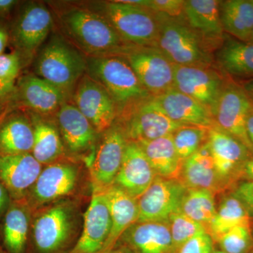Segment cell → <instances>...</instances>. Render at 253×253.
<instances>
[{"instance_id": "43", "label": "cell", "mask_w": 253, "mask_h": 253, "mask_svg": "<svg viewBox=\"0 0 253 253\" xmlns=\"http://www.w3.org/2000/svg\"><path fill=\"white\" fill-rule=\"evenodd\" d=\"M10 196L7 190L3 185L2 183L0 181V216L6 211L9 207L10 203Z\"/></svg>"}, {"instance_id": "44", "label": "cell", "mask_w": 253, "mask_h": 253, "mask_svg": "<svg viewBox=\"0 0 253 253\" xmlns=\"http://www.w3.org/2000/svg\"><path fill=\"white\" fill-rule=\"evenodd\" d=\"M18 3L16 0H0V16L9 14Z\"/></svg>"}, {"instance_id": "14", "label": "cell", "mask_w": 253, "mask_h": 253, "mask_svg": "<svg viewBox=\"0 0 253 253\" xmlns=\"http://www.w3.org/2000/svg\"><path fill=\"white\" fill-rule=\"evenodd\" d=\"M73 99L75 106L99 134L109 129L117 119V109L111 96L86 73L76 86Z\"/></svg>"}, {"instance_id": "16", "label": "cell", "mask_w": 253, "mask_h": 253, "mask_svg": "<svg viewBox=\"0 0 253 253\" xmlns=\"http://www.w3.org/2000/svg\"><path fill=\"white\" fill-rule=\"evenodd\" d=\"M52 26V15L44 5H25L11 30L15 46L26 56H32L45 41Z\"/></svg>"}, {"instance_id": "34", "label": "cell", "mask_w": 253, "mask_h": 253, "mask_svg": "<svg viewBox=\"0 0 253 253\" xmlns=\"http://www.w3.org/2000/svg\"><path fill=\"white\" fill-rule=\"evenodd\" d=\"M214 196L206 190L188 189L179 211L199 223L207 231L217 212Z\"/></svg>"}, {"instance_id": "22", "label": "cell", "mask_w": 253, "mask_h": 253, "mask_svg": "<svg viewBox=\"0 0 253 253\" xmlns=\"http://www.w3.org/2000/svg\"><path fill=\"white\" fill-rule=\"evenodd\" d=\"M179 180L187 189L206 190L214 195L229 189L216 170L208 140L183 161Z\"/></svg>"}, {"instance_id": "10", "label": "cell", "mask_w": 253, "mask_h": 253, "mask_svg": "<svg viewBox=\"0 0 253 253\" xmlns=\"http://www.w3.org/2000/svg\"><path fill=\"white\" fill-rule=\"evenodd\" d=\"M153 97L174 88V66L156 46H132L123 55Z\"/></svg>"}, {"instance_id": "29", "label": "cell", "mask_w": 253, "mask_h": 253, "mask_svg": "<svg viewBox=\"0 0 253 253\" xmlns=\"http://www.w3.org/2000/svg\"><path fill=\"white\" fill-rule=\"evenodd\" d=\"M34 144L32 154L43 166L63 160L66 150L59 129L40 115H32Z\"/></svg>"}, {"instance_id": "24", "label": "cell", "mask_w": 253, "mask_h": 253, "mask_svg": "<svg viewBox=\"0 0 253 253\" xmlns=\"http://www.w3.org/2000/svg\"><path fill=\"white\" fill-rule=\"evenodd\" d=\"M26 107L38 115H49L59 111L66 96L49 82L35 75L20 78L16 94Z\"/></svg>"}, {"instance_id": "32", "label": "cell", "mask_w": 253, "mask_h": 253, "mask_svg": "<svg viewBox=\"0 0 253 253\" xmlns=\"http://www.w3.org/2000/svg\"><path fill=\"white\" fill-rule=\"evenodd\" d=\"M219 16L224 32L249 42L253 31L252 0L220 1Z\"/></svg>"}, {"instance_id": "13", "label": "cell", "mask_w": 253, "mask_h": 253, "mask_svg": "<svg viewBox=\"0 0 253 253\" xmlns=\"http://www.w3.org/2000/svg\"><path fill=\"white\" fill-rule=\"evenodd\" d=\"M187 189L178 179L156 176L137 199L139 217L136 222L168 221L171 214L180 210Z\"/></svg>"}, {"instance_id": "4", "label": "cell", "mask_w": 253, "mask_h": 253, "mask_svg": "<svg viewBox=\"0 0 253 253\" xmlns=\"http://www.w3.org/2000/svg\"><path fill=\"white\" fill-rule=\"evenodd\" d=\"M86 71V59L63 37L54 35L42 48L35 63L37 76L67 96Z\"/></svg>"}, {"instance_id": "9", "label": "cell", "mask_w": 253, "mask_h": 253, "mask_svg": "<svg viewBox=\"0 0 253 253\" xmlns=\"http://www.w3.org/2000/svg\"><path fill=\"white\" fill-rule=\"evenodd\" d=\"M253 107L243 86L226 81L211 113L214 126L241 141L253 154V146L246 131V121Z\"/></svg>"}, {"instance_id": "45", "label": "cell", "mask_w": 253, "mask_h": 253, "mask_svg": "<svg viewBox=\"0 0 253 253\" xmlns=\"http://www.w3.org/2000/svg\"><path fill=\"white\" fill-rule=\"evenodd\" d=\"M242 179H244L245 180L253 181V156H251L245 164Z\"/></svg>"}, {"instance_id": "12", "label": "cell", "mask_w": 253, "mask_h": 253, "mask_svg": "<svg viewBox=\"0 0 253 253\" xmlns=\"http://www.w3.org/2000/svg\"><path fill=\"white\" fill-rule=\"evenodd\" d=\"M208 143L218 174L228 189H234L253 154L241 141L214 126L208 129Z\"/></svg>"}, {"instance_id": "36", "label": "cell", "mask_w": 253, "mask_h": 253, "mask_svg": "<svg viewBox=\"0 0 253 253\" xmlns=\"http://www.w3.org/2000/svg\"><path fill=\"white\" fill-rule=\"evenodd\" d=\"M219 249L228 253H251L253 236L250 224L232 228L216 240Z\"/></svg>"}, {"instance_id": "39", "label": "cell", "mask_w": 253, "mask_h": 253, "mask_svg": "<svg viewBox=\"0 0 253 253\" xmlns=\"http://www.w3.org/2000/svg\"><path fill=\"white\" fill-rule=\"evenodd\" d=\"M214 242L206 231H202L184 243L176 253H212Z\"/></svg>"}, {"instance_id": "3", "label": "cell", "mask_w": 253, "mask_h": 253, "mask_svg": "<svg viewBox=\"0 0 253 253\" xmlns=\"http://www.w3.org/2000/svg\"><path fill=\"white\" fill-rule=\"evenodd\" d=\"M86 74L99 83L111 96L118 116L151 97L123 56H87Z\"/></svg>"}, {"instance_id": "35", "label": "cell", "mask_w": 253, "mask_h": 253, "mask_svg": "<svg viewBox=\"0 0 253 253\" xmlns=\"http://www.w3.org/2000/svg\"><path fill=\"white\" fill-rule=\"evenodd\" d=\"M208 129L203 126H184L173 133V143L182 163L207 141Z\"/></svg>"}, {"instance_id": "40", "label": "cell", "mask_w": 253, "mask_h": 253, "mask_svg": "<svg viewBox=\"0 0 253 253\" xmlns=\"http://www.w3.org/2000/svg\"><path fill=\"white\" fill-rule=\"evenodd\" d=\"M21 69L20 57L16 53L0 54V78L15 83Z\"/></svg>"}, {"instance_id": "27", "label": "cell", "mask_w": 253, "mask_h": 253, "mask_svg": "<svg viewBox=\"0 0 253 253\" xmlns=\"http://www.w3.org/2000/svg\"><path fill=\"white\" fill-rule=\"evenodd\" d=\"M32 214L26 200L10 203L2 226V246L6 253H27Z\"/></svg>"}, {"instance_id": "41", "label": "cell", "mask_w": 253, "mask_h": 253, "mask_svg": "<svg viewBox=\"0 0 253 253\" xmlns=\"http://www.w3.org/2000/svg\"><path fill=\"white\" fill-rule=\"evenodd\" d=\"M231 194L242 203L250 217H253V181L245 180L238 183Z\"/></svg>"}, {"instance_id": "5", "label": "cell", "mask_w": 253, "mask_h": 253, "mask_svg": "<svg viewBox=\"0 0 253 253\" xmlns=\"http://www.w3.org/2000/svg\"><path fill=\"white\" fill-rule=\"evenodd\" d=\"M158 24L157 47L177 66H212L213 59L184 18L155 12Z\"/></svg>"}, {"instance_id": "51", "label": "cell", "mask_w": 253, "mask_h": 253, "mask_svg": "<svg viewBox=\"0 0 253 253\" xmlns=\"http://www.w3.org/2000/svg\"><path fill=\"white\" fill-rule=\"evenodd\" d=\"M0 253H7L5 251L4 247H3L2 244L0 242Z\"/></svg>"}, {"instance_id": "49", "label": "cell", "mask_w": 253, "mask_h": 253, "mask_svg": "<svg viewBox=\"0 0 253 253\" xmlns=\"http://www.w3.org/2000/svg\"><path fill=\"white\" fill-rule=\"evenodd\" d=\"M243 87L249 95V98L252 101L253 104V79L245 83Z\"/></svg>"}, {"instance_id": "11", "label": "cell", "mask_w": 253, "mask_h": 253, "mask_svg": "<svg viewBox=\"0 0 253 253\" xmlns=\"http://www.w3.org/2000/svg\"><path fill=\"white\" fill-rule=\"evenodd\" d=\"M102 134L89 167L92 191L99 192H103L114 183L129 141L117 121Z\"/></svg>"}, {"instance_id": "47", "label": "cell", "mask_w": 253, "mask_h": 253, "mask_svg": "<svg viewBox=\"0 0 253 253\" xmlns=\"http://www.w3.org/2000/svg\"><path fill=\"white\" fill-rule=\"evenodd\" d=\"M107 253H136L131 249L130 248L128 247L126 244H122L121 242H118V244L113 248L109 252Z\"/></svg>"}, {"instance_id": "52", "label": "cell", "mask_w": 253, "mask_h": 253, "mask_svg": "<svg viewBox=\"0 0 253 253\" xmlns=\"http://www.w3.org/2000/svg\"><path fill=\"white\" fill-rule=\"evenodd\" d=\"M249 42L253 43V31L252 35H251V38H250V41H249Z\"/></svg>"}, {"instance_id": "42", "label": "cell", "mask_w": 253, "mask_h": 253, "mask_svg": "<svg viewBox=\"0 0 253 253\" xmlns=\"http://www.w3.org/2000/svg\"><path fill=\"white\" fill-rule=\"evenodd\" d=\"M16 94L15 83L4 81L0 78V104H4L5 101L12 98Z\"/></svg>"}, {"instance_id": "48", "label": "cell", "mask_w": 253, "mask_h": 253, "mask_svg": "<svg viewBox=\"0 0 253 253\" xmlns=\"http://www.w3.org/2000/svg\"><path fill=\"white\" fill-rule=\"evenodd\" d=\"M9 35L6 30L0 26V54H3L7 45Z\"/></svg>"}, {"instance_id": "1", "label": "cell", "mask_w": 253, "mask_h": 253, "mask_svg": "<svg viewBox=\"0 0 253 253\" xmlns=\"http://www.w3.org/2000/svg\"><path fill=\"white\" fill-rule=\"evenodd\" d=\"M81 205L72 197L33 211L27 253H70L83 226Z\"/></svg>"}, {"instance_id": "2", "label": "cell", "mask_w": 253, "mask_h": 253, "mask_svg": "<svg viewBox=\"0 0 253 253\" xmlns=\"http://www.w3.org/2000/svg\"><path fill=\"white\" fill-rule=\"evenodd\" d=\"M60 21L70 39L88 56H123L134 46L94 10L72 8L62 13Z\"/></svg>"}, {"instance_id": "25", "label": "cell", "mask_w": 253, "mask_h": 253, "mask_svg": "<svg viewBox=\"0 0 253 253\" xmlns=\"http://www.w3.org/2000/svg\"><path fill=\"white\" fill-rule=\"evenodd\" d=\"M166 115L183 126L210 128L214 126L211 111L196 99L176 88L154 97Z\"/></svg>"}, {"instance_id": "33", "label": "cell", "mask_w": 253, "mask_h": 253, "mask_svg": "<svg viewBox=\"0 0 253 253\" xmlns=\"http://www.w3.org/2000/svg\"><path fill=\"white\" fill-rule=\"evenodd\" d=\"M250 219L251 217L242 203L231 193L226 194L217 206V212L207 233L215 242L218 238L232 228L250 224Z\"/></svg>"}, {"instance_id": "26", "label": "cell", "mask_w": 253, "mask_h": 253, "mask_svg": "<svg viewBox=\"0 0 253 253\" xmlns=\"http://www.w3.org/2000/svg\"><path fill=\"white\" fill-rule=\"evenodd\" d=\"M111 218V229L102 252L107 253L118 244L123 234L136 223L139 217L137 199L118 186L103 191Z\"/></svg>"}, {"instance_id": "21", "label": "cell", "mask_w": 253, "mask_h": 253, "mask_svg": "<svg viewBox=\"0 0 253 253\" xmlns=\"http://www.w3.org/2000/svg\"><path fill=\"white\" fill-rule=\"evenodd\" d=\"M156 176L140 145L128 141L122 164L113 185L138 199L151 186Z\"/></svg>"}, {"instance_id": "46", "label": "cell", "mask_w": 253, "mask_h": 253, "mask_svg": "<svg viewBox=\"0 0 253 253\" xmlns=\"http://www.w3.org/2000/svg\"><path fill=\"white\" fill-rule=\"evenodd\" d=\"M246 131L249 140L253 146V107L250 111L246 121Z\"/></svg>"}, {"instance_id": "30", "label": "cell", "mask_w": 253, "mask_h": 253, "mask_svg": "<svg viewBox=\"0 0 253 253\" xmlns=\"http://www.w3.org/2000/svg\"><path fill=\"white\" fill-rule=\"evenodd\" d=\"M218 66L234 77L253 78V44L225 38L216 53Z\"/></svg>"}, {"instance_id": "37", "label": "cell", "mask_w": 253, "mask_h": 253, "mask_svg": "<svg viewBox=\"0 0 253 253\" xmlns=\"http://www.w3.org/2000/svg\"><path fill=\"white\" fill-rule=\"evenodd\" d=\"M175 253L184 243L206 229L180 211L173 213L168 220ZM207 232V231H206Z\"/></svg>"}, {"instance_id": "7", "label": "cell", "mask_w": 253, "mask_h": 253, "mask_svg": "<svg viewBox=\"0 0 253 253\" xmlns=\"http://www.w3.org/2000/svg\"><path fill=\"white\" fill-rule=\"evenodd\" d=\"M82 178L78 163L61 160L43 168L26 201L32 211L59 200L71 198L77 191Z\"/></svg>"}, {"instance_id": "15", "label": "cell", "mask_w": 253, "mask_h": 253, "mask_svg": "<svg viewBox=\"0 0 253 253\" xmlns=\"http://www.w3.org/2000/svg\"><path fill=\"white\" fill-rule=\"evenodd\" d=\"M212 66H174V88L196 99L211 111L225 83Z\"/></svg>"}, {"instance_id": "6", "label": "cell", "mask_w": 253, "mask_h": 253, "mask_svg": "<svg viewBox=\"0 0 253 253\" xmlns=\"http://www.w3.org/2000/svg\"><path fill=\"white\" fill-rule=\"evenodd\" d=\"M103 15L127 44L157 47L158 24L154 11L124 0L97 4Z\"/></svg>"}, {"instance_id": "28", "label": "cell", "mask_w": 253, "mask_h": 253, "mask_svg": "<svg viewBox=\"0 0 253 253\" xmlns=\"http://www.w3.org/2000/svg\"><path fill=\"white\" fill-rule=\"evenodd\" d=\"M33 144V126L26 116L12 115L0 123V156L32 153Z\"/></svg>"}, {"instance_id": "20", "label": "cell", "mask_w": 253, "mask_h": 253, "mask_svg": "<svg viewBox=\"0 0 253 253\" xmlns=\"http://www.w3.org/2000/svg\"><path fill=\"white\" fill-rule=\"evenodd\" d=\"M56 116L60 135L68 153L81 156L94 147L99 134L75 105L65 102Z\"/></svg>"}, {"instance_id": "53", "label": "cell", "mask_w": 253, "mask_h": 253, "mask_svg": "<svg viewBox=\"0 0 253 253\" xmlns=\"http://www.w3.org/2000/svg\"><path fill=\"white\" fill-rule=\"evenodd\" d=\"M3 104H0V112H1V109H2Z\"/></svg>"}, {"instance_id": "50", "label": "cell", "mask_w": 253, "mask_h": 253, "mask_svg": "<svg viewBox=\"0 0 253 253\" xmlns=\"http://www.w3.org/2000/svg\"><path fill=\"white\" fill-rule=\"evenodd\" d=\"M212 253H228L224 252V251H221V250H219V249H216V248H214V249L213 250Z\"/></svg>"}, {"instance_id": "38", "label": "cell", "mask_w": 253, "mask_h": 253, "mask_svg": "<svg viewBox=\"0 0 253 253\" xmlns=\"http://www.w3.org/2000/svg\"><path fill=\"white\" fill-rule=\"evenodd\" d=\"M126 2L172 17L184 18V0H126Z\"/></svg>"}, {"instance_id": "8", "label": "cell", "mask_w": 253, "mask_h": 253, "mask_svg": "<svg viewBox=\"0 0 253 253\" xmlns=\"http://www.w3.org/2000/svg\"><path fill=\"white\" fill-rule=\"evenodd\" d=\"M129 141L139 143L172 134L183 125L170 119L154 97L141 101L118 116Z\"/></svg>"}, {"instance_id": "18", "label": "cell", "mask_w": 253, "mask_h": 253, "mask_svg": "<svg viewBox=\"0 0 253 253\" xmlns=\"http://www.w3.org/2000/svg\"><path fill=\"white\" fill-rule=\"evenodd\" d=\"M42 169L32 153L0 156V181L11 201L26 200Z\"/></svg>"}, {"instance_id": "17", "label": "cell", "mask_w": 253, "mask_h": 253, "mask_svg": "<svg viewBox=\"0 0 253 253\" xmlns=\"http://www.w3.org/2000/svg\"><path fill=\"white\" fill-rule=\"evenodd\" d=\"M111 218L104 193L92 191L83 216L81 236L70 253H101L109 238Z\"/></svg>"}, {"instance_id": "19", "label": "cell", "mask_w": 253, "mask_h": 253, "mask_svg": "<svg viewBox=\"0 0 253 253\" xmlns=\"http://www.w3.org/2000/svg\"><path fill=\"white\" fill-rule=\"evenodd\" d=\"M217 0H184V18L211 52L219 49L224 39Z\"/></svg>"}, {"instance_id": "23", "label": "cell", "mask_w": 253, "mask_h": 253, "mask_svg": "<svg viewBox=\"0 0 253 253\" xmlns=\"http://www.w3.org/2000/svg\"><path fill=\"white\" fill-rule=\"evenodd\" d=\"M118 242L136 253H175L168 221L134 223Z\"/></svg>"}, {"instance_id": "31", "label": "cell", "mask_w": 253, "mask_h": 253, "mask_svg": "<svg viewBox=\"0 0 253 253\" xmlns=\"http://www.w3.org/2000/svg\"><path fill=\"white\" fill-rule=\"evenodd\" d=\"M138 144L140 145L156 176L179 180L182 161L176 153L172 134Z\"/></svg>"}, {"instance_id": "54", "label": "cell", "mask_w": 253, "mask_h": 253, "mask_svg": "<svg viewBox=\"0 0 253 253\" xmlns=\"http://www.w3.org/2000/svg\"><path fill=\"white\" fill-rule=\"evenodd\" d=\"M252 2L253 3V0H252Z\"/></svg>"}]
</instances>
